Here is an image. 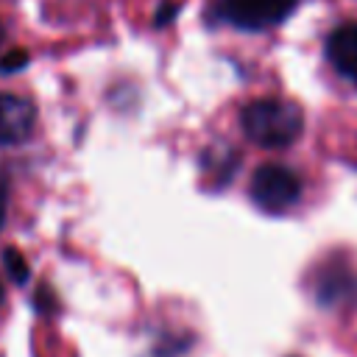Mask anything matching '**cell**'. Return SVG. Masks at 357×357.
<instances>
[{"label":"cell","instance_id":"cell-9","mask_svg":"<svg viewBox=\"0 0 357 357\" xmlns=\"http://www.w3.org/2000/svg\"><path fill=\"white\" fill-rule=\"evenodd\" d=\"M6 220V192H3V184H0V226Z\"/></svg>","mask_w":357,"mask_h":357},{"label":"cell","instance_id":"cell-4","mask_svg":"<svg viewBox=\"0 0 357 357\" xmlns=\"http://www.w3.org/2000/svg\"><path fill=\"white\" fill-rule=\"evenodd\" d=\"M315 298L321 307H340L357 298V276L343 262L321 265L315 276Z\"/></svg>","mask_w":357,"mask_h":357},{"label":"cell","instance_id":"cell-1","mask_svg":"<svg viewBox=\"0 0 357 357\" xmlns=\"http://www.w3.org/2000/svg\"><path fill=\"white\" fill-rule=\"evenodd\" d=\"M240 126H243L245 137L262 148H287L301 137L304 114L290 100L259 98L243 109Z\"/></svg>","mask_w":357,"mask_h":357},{"label":"cell","instance_id":"cell-6","mask_svg":"<svg viewBox=\"0 0 357 357\" xmlns=\"http://www.w3.org/2000/svg\"><path fill=\"white\" fill-rule=\"evenodd\" d=\"M326 56L332 67L357 84V22L340 25L326 39Z\"/></svg>","mask_w":357,"mask_h":357},{"label":"cell","instance_id":"cell-3","mask_svg":"<svg viewBox=\"0 0 357 357\" xmlns=\"http://www.w3.org/2000/svg\"><path fill=\"white\" fill-rule=\"evenodd\" d=\"M298 0H220V14L245 31H262L282 22Z\"/></svg>","mask_w":357,"mask_h":357},{"label":"cell","instance_id":"cell-2","mask_svg":"<svg viewBox=\"0 0 357 357\" xmlns=\"http://www.w3.org/2000/svg\"><path fill=\"white\" fill-rule=\"evenodd\" d=\"M301 195L298 176L284 165H262L251 176V201L265 212H284Z\"/></svg>","mask_w":357,"mask_h":357},{"label":"cell","instance_id":"cell-5","mask_svg":"<svg viewBox=\"0 0 357 357\" xmlns=\"http://www.w3.org/2000/svg\"><path fill=\"white\" fill-rule=\"evenodd\" d=\"M33 123L36 112L31 100L11 92H0V145H17L28 139Z\"/></svg>","mask_w":357,"mask_h":357},{"label":"cell","instance_id":"cell-10","mask_svg":"<svg viewBox=\"0 0 357 357\" xmlns=\"http://www.w3.org/2000/svg\"><path fill=\"white\" fill-rule=\"evenodd\" d=\"M0 301H3V284H0Z\"/></svg>","mask_w":357,"mask_h":357},{"label":"cell","instance_id":"cell-11","mask_svg":"<svg viewBox=\"0 0 357 357\" xmlns=\"http://www.w3.org/2000/svg\"><path fill=\"white\" fill-rule=\"evenodd\" d=\"M0 39H3V25H0Z\"/></svg>","mask_w":357,"mask_h":357},{"label":"cell","instance_id":"cell-8","mask_svg":"<svg viewBox=\"0 0 357 357\" xmlns=\"http://www.w3.org/2000/svg\"><path fill=\"white\" fill-rule=\"evenodd\" d=\"M25 61H28V56H25L22 50H11V53H6V56L0 59V70H3V73H14V70H20Z\"/></svg>","mask_w":357,"mask_h":357},{"label":"cell","instance_id":"cell-7","mask_svg":"<svg viewBox=\"0 0 357 357\" xmlns=\"http://www.w3.org/2000/svg\"><path fill=\"white\" fill-rule=\"evenodd\" d=\"M3 265H6L8 276H11L17 284H25V282H28L31 271H28V262H25V257H22L17 248H6V251H3Z\"/></svg>","mask_w":357,"mask_h":357}]
</instances>
